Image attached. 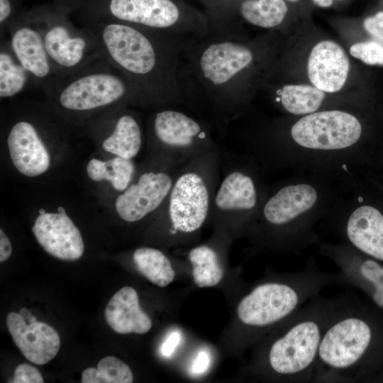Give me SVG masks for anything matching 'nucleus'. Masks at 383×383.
<instances>
[{
    "mask_svg": "<svg viewBox=\"0 0 383 383\" xmlns=\"http://www.w3.org/2000/svg\"><path fill=\"white\" fill-rule=\"evenodd\" d=\"M267 38L209 30L184 44L179 69L184 106L223 137L240 117L272 65Z\"/></svg>",
    "mask_w": 383,
    "mask_h": 383,
    "instance_id": "obj_1",
    "label": "nucleus"
},
{
    "mask_svg": "<svg viewBox=\"0 0 383 383\" xmlns=\"http://www.w3.org/2000/svg\"><path fill=\"white\" fill-rule=\"evenodd\" d=\"M94 40L111 65L128 80L138 101L184 106L178 77L187 41L117 21L96 30Z\"/></svg>",
    "mask_w": 383,
    "mask_h": 383,
    "instance_id": "obj_2",
    "label": "nucleus"
},
{
    "mask_svg": "<svg viewBox=\"0 0 383 383\" xmlns=\"http://www.w3.org/2000/svg\"><path fill=\"white\" fill-rule=\"evenodd\" d=\"M346 298L318 294L279 324L263 356L272 375L287 382H312L323 333Z\"/></svg>",
    "mask_w": 383,
    "mask_h": 383,
    "instance_id": "obj_3",
    "label": "nucleus"
},
{
    "mask_svg": "<svg viewBox=\"0 0 383 383\" xmlns=\"http://www.w3.org/2000/svg\"><path fill=\"white\" fill-rule=\"evenodd\" d=\"M374 339L372 322L346 298L323 333L312 382L359 380Z\"/></svg>",
    "mask_w": 383,
    "mask_h": 383,
    "instance_id": "obj_4",
    "label": "nucleus"
},
{
    "mask_svg": "<svg viewBox=\"0 0 383 383\" xmlns=\"http://www.w3.org/2000/svg\"><path fill=\"white\" fill-rule=\"evenodd\" d=\"M219 148L204 152L182 168L160 211L167 234L175 238L198 232L209 218L221 177Z\"/></svg>",
    "mask_w": 383,
    "mask_h": 383,
    "instance_id": "obj_5",
    "label": "nucleus"
},
{
    "mask_svg": "<svg viewBox=\"0 0 383 383\" xmlns=\"http://www.w3.org/2000/svg\"><path fill=\"white\" fill-rule=\"evenodd\" d=\"M109 11L117 21L182 41L210 30L205 13L184 0H111Z\"/></svg>",
    "mask_w": 383,
    "mask_h": 383,
    "instance_id": "obj_6",
    "label": "nucleus"
},
{
    "mask_svg": "<svg viewBox=\"0 0 383 383\" xmlns=\"http://www.w3.org/2000/svg\"><path fill=\"white\" fill-rule=\"evenodd\" d=\"M178 106H160L152 117L150 130L158 150L157 162L186 163L204 152L219 148L210 124Z\"/></svg>",
    "mask_w": 383,
    "mask_h": 383,
    "instance_id": "obj_7",
    "label": "nucleus"
},
{
    "mask_svg": "<svg viewBox=\"0 0 383 383\" xmlns=\"http://www.w3.org/2000/svg\"><path fill=\"white\" fill-rule=\"evenodd\" d=\"M221 177L209 218L223 227L240 228L254 215L259 204L255 179L235 155L219 146Z\"/></svg>",
    "mask_w": 383,
    "mask_h": 383,
    "instance_id": "obj_8",
    "label": "nucleus"
},
{
    "mask_svg": "<svg viewBox=\"0 0 383 383\" xmlns=\"http://www.w3.org/2000/svg\"><path fill=\"white\" fill-rule=\"evenodd\" d=\"M58 89L60 105L70 111H91L126 99L138 101L131 84L118 70L87 71L69 79Z\"/></svg>",
    "mask_w": 383,
    "mask_h": 383,
    "instance_id": "obj_9",
    "label": "nucleus"
},
{
    "mask_svg": "<svg viewBox=\"0 0 383 383\" xmlns=\"http://www.w3.org/2000/svg\"><path fill=\"white\" fill-rule=\"evenodd\" d=\"M186 164L159 162L157 167L140 174L136 181L117 196L115 209L118 216L127 223H134L158 213L175 178Z\"/></svg>",
    "mask_w": 383,
    "mask_h": 383,
    "instance_id": "obj_10",
    "label": "nucleus"
},
{
    "mask_svg": "<svg viewBox=\"0 0 383 383\" xmlns=\"http://www.w3.org/2000/svg\"><path fill=\"white\" fill-rule=\"evenodd\" d=\"M291 136L298 145L313 150L348 148L360 138L362 126L353 115L338 110L313 112L297 121Z\"/></svg>",
    "mask_w": 383,
    "mask_h": 383,
    "instance_id": "obj_11",
    "label": "nucleus"
},
{
    "mask_svg": "<svg viewBox=\"0 0 383 383\" xmlns=\"http://www.w3.org/2000/svg\"><path fill=\"white\" fill-rule=\"evenodd\" d=\"M32 231L44 250L57 259L74 261L84 253L81 233L62 206L57 213H40Z\"/></svg>",
    "mask_w": 383,
    "mask_h": 383,
    "instance_id": "obj_12",
    "label": "nucleus"
},
{
    "mask_svg": "<svg viewBox=\"0 0 383 383\" xmlns=\"http://www.w3.org/2000/svg\"><path fill=\"white\" fill-rule=\"evenodd\" d=\"M6 326L14 343L30 362L45 365L57 355L60 338L51 326L37 321L28 324L16 312L8 313Z\"/></svg>",
    "mask_w": 383,
    "mask_h": 383,
    "instance_id": "obj_13",
    "label": "nucleus"
},
{
    "mask_svg": "<svg viewBox=\"0 0 383 383\" xmlns=\"http://www.w3.org/2000/svg\"><path fill=\"white\" fill-rule=\"evenodd\" d=\"M350 71V60L336 42L323 40L310 52L307 74L311 84L326 93H335L345 85Z\"/></svg>",
    "mask_w": 383,
    "mask_h": 383,
    "instance_id": "obj_14",
    "label": "nucleus"
},
{
    "mask_svg": "<svg viewBox=\"0 0 383 383\" xmlns=\"http://www.w3.org/2000/svg\"><path fill=\"white\" fill-rule=\"evenodd\" d=\"M7 145L13 165L23 175L37 177L49 168L50 155L30 123H15L9 131Z\"/></svg>",
    "mask_w": 383,
    "mask_h": 383,
    "instance_id": "obj_15",
    "label": "nucleus"
},
{
    "mask_svg": "<svg viewBox=\"0 0 383 383\" xmlns=\"http://www.w3.org/2000/svg\"><path fill=\"white\" fill-rule=\"evenodd\" d=\"M317 200L316 189L299 184L282 187L269 197L262 208L263 222L269 228H284L311 209Z\"/></svg>",
    "mask_w": 383,
    "mask_h": 383,
    "instance_id": "obj_16",
    "label": "nucleus"
},
{
    "mask_svg": "<svg viewBox=\"0 0 383 383\" xmlns=\"http://www.w3.org/2000/svg\"><path fill=\"white\" fill-rule=\"evenodd\" d=\"M42 34L45 50L55 67L72 71L87 60L92 43L82 32L63 23H55L42 30Z\"/></svg>",
    "mask_w": 383,
    "mask_h": 383,
    "instance_id": "obj_17",
    "label": "nucleus"
},
{
    "mask_svg": "<svg viewBox=\"0 0 383 383\" xmlns=\"http://www.w3.org/2000/svg\"><path fill=\"white\" fill-rule=\"evenodd\" d=\"M288 11L285 0H232L227 23L221 30L238 33L243 23L272 30L282 24Z\"/></svg>",
    "mask_w": 383,
    "mask_h": 383,
    "instance_id": "obj_18",
    "label": "nucleus"
},
{
    "mask_svg": "<svg viewBox=\"0 0 383 383\" xmlns=\"http://www.w3.org/2000/svg\"><path fill=\"white\" fill-rule=\"evenodd\" d=\"M345 236L355 248L383 261V215L370 206L356 209L349 216Z\"/></svg>",
    "mask_w": 383,
    "mask_h": 383,
    "instance_id": "obj_19",
    "label": "nucleus"
},
{
    "mask_svg": "<svg viewBox=\"0 0 383 383\" xmlns=\"http://www.w3.org/2000/svg\"><path fill=\"white\" fill-rule=\"evenodd\" d=\"M104 316L108 325L119 334H144L152 328V320L141 309L138 295L131 287L120 289L109 300Z\"/></svg>",
    "mask_w": 383,
    "mask_h": 383,
    "instance_id": "obj_20",
    "label": "nucleus"
},
{
    "mask_svg": "<svg viewBox=\"0 0 383 383\" xmlns=\"http://www.w3.org/2000/svg\"><path fill=\"white\" fill-rule=\"evenodd\" d=\"M11 45L13 55L30 74L39 80L46 79L53 72L44 45L42 31L22 26L12 33Z\"/></svg>",
    "mask_w": 383,
    "mask_h": 383,
    "instance_id": "obj_21",
    "label": "nucleus"
},
{
    "mask_svg": "<svg viewBox=\"0 0 383 383\" xmlns=\"http://www.w3.org/2000/svg\"><path fill=\"white\" fill-rule=\"evenodd\" d=\"M142 131L137 118L124 113L117 120L111 134L103 143V148L116 156L133 159L142 145Z\"/></svg>",
    "mask_w": 383,
    "mask_h": 383,
    "instance_id": "obj_22",
    "label": "nucleus"
},
{
    "mask_svg": "<svg viewBox=\"0 0 383 383\" xmlns=\"http://www.w3.org/2000/svg\"><path fill=\"white\" fill-rule=\"evenodd\" d=\"M87 172L93 181H108L114 189L122 192L132 183L135 166L132 159L118 156L107 161L94 158L88 162Z\"/></svg>",
    "mask_w": 383,
    "mask_h": 383,
    "instance_id": "obj_23",
    "label": "nucleus"
},
{
    "mask_svg": "<svg viewBox=\"0 0 383 383\" xmlns=\"http://www.w3.org/2000/svg\"><path fill=\"white\" fill-rule=\"evenodd\" d=\"M194 283L199 287L217 285L223 279V268L216 249L204 244L192 248L188 254Z\"/></svg>",
    "mask_w": 383,
    "mask_h": 383,
    "instance_id": "obj_24",
    "label": "nucleus"
},
{
    "mask_svg": "<svg viewBox=\"0 0 383 383\" xmlns=\"http://www.w3.org/2000/svg\"><path fill=\"white\" fill-rule=\"evenodd\" d=\"M133 260L138 272L152 284L165 287L174 280L172 263L161 250L141 247L134 251Z\"/></svg>",
    "mask_w": 383,
    "mask_h": 383,
    "instance_id": "obj_25",
    "label": "nucleus"
},
{
    "mask_svg": "<svg viewBox=\"0 0 383 383\" xmlns=\"http://www.w3.org/2000/svg\"><path fill=\"white\" fill-rule=\"evenodd\" d=\"M277 99L289 113L301 115L316 112L323 101L326 92L313 85L284 84L277 91Z\"/></svg>",
    "mask_w": 383,
    "mask_h": 383,
    "instance_id": "obj_26",
    "label": "nucleus"
},
{
    "mask_svg": "<svg viewBox=\"0 0 383 383\" xmlns=\"http://www.w3.org/2000/svg\"><path fill=\"white\" fill-rule=\"evenodd\" d=\"M82 383H131L133 372L129 366L113 356L99 360L97 367H89L82 373Z\"/></svg>",
    "mask_w": 383,
    "mask_h": 383,
    "instance_id": "obj_27",
    "label": "nucleus"
},
{
    "mask_svg": "<svg viewBox=\"0 0 383 383\" xmlns=\"http://www.w3.org/2000/svg\"><path fill=\"white\" fill-rule=\"evenodd\" d=\"M28 72L6 51L0 52V96L12 97L20 93L28 82Z\"/></svg>",
    "mask_w": 383,
    "mask_h": 383,
    "instance_id": "obj_28",
    "label": "nucleus"
},
{
    "mask_svg": "<svg viewBox=\"0 0 383 383\" xmlns=\"http://www.w3.org/2000/svg\"><path fill=\"white\" fill-rule=\"evenodd\" d=\"M204 8L211 30H220L226 26L232 0H199Z\"/></svg>",
    "mask_w": 383,
    "mask_h": 383,
    "instance_id": "obj_29",
    "label": "nucleus"
},
{
    "mask_svg": "<svg viewBox=\"0 0 383 383\" xmlns=\"http://www.w3.org/2000/svg\"><path fill=\"white\" fill-rule=\"evenodd\" d=\"M350 54L368 65L383 66V44L374 40H366L352 45Z\"/></svg>",
    "mask_w": 383,
    "mask_h": 383,
    "instance_id": "obj_30",
    "label": "nucleus"
},
{
    "mask_svg": "<svg viewBox=\"0 0 383 383\" xmlns=\"http://www.w3.org/2000/svg\"><path fill=\"white\" fill-rule=\"evenodd\" d=\"M11 382L43 383L44 380L40 372L35 367L27 363H22L16 367Z\"/></svg>",
    "mask_w": 383,
    "mask_h": 383,
    "instance_id": "obj_31",
    "label": "nucleus"
},
{
    "mask_svg": "<svg viewBox=\"0 0 383 383\" xmlns=\"http://www.w3.org/2000/svg\"><path fill=\"white\" fill-rule=\"evenodd\" d=\"M364 29L383 43V11L367 17L363 21Z\"/></svg>",
    "mask_w": 383,
    "mask_h": 383,
    "instance_id": "obj_32",
    "label": "nucleus"
},
{
    "mask_svg": "<svg viewBox=\"0 0 383 383\" xmlns=\"http://www.w3.org/2000/svg\"><path fill=\"white\" fill-rule=\"evenodd\" d=\"M211 363V356L208 351L201 350L194 359L191 372L193 374L198 375L204 373L209 367Z\"/></svg>",
    "mask_w": 383,
    "mask_h": 383,
    "instance_id": "obj_33",
    "label": "nucleus"
},
{
    "mask_svg": "<svg viewBox=\"0 0 383 383\" xmlns=\"http://www.w3.org/2000/svg\"><path fill=\"white\" fill-rule=\"evenodd\" d=\"M181 340V334L179 331H174L171 332L165 341L163 342L161 347V353L165 357H170Z\"/></svg>",
    "mask_w": 383,
    "mask_h": 383,
    "instance_id": "obj_34",
    "label": "nucleus"
},
{
    "mask_svg": "<svg viewBox=\"0 0 383 383\" xmlns=\"http://www.w3.org/2000/svg\"><path fill=\"white\" fill-rule=\"evenodd\" d=\"M12 253L11 243L3 231L0 230V262H3L6 261Z\"/></svg>",
    "mask_w": 383,
    "mask_h": 383,
    "instance_id": "obj_35",
    "label": "nucleus"
},
{
    "mask_svg": "<svg viewBox=\"0 0 383 383\" xmlns=\"http://www.w3.org/2000/svg\"><path fill=\"white\" fill-rule=\"evenodd\" d=\"M11 13V6L9 0H0V23H4Z\"/></svg>",
    "mask_w": 383,
    "mask_h": 383,
    "instance_id": "obj_36",
    "label": "nucleus"
},
{
    "mask_svg": "<svg viewBox=\"0 0 383 383\" xmlns=\"http://www.w3.org/2000/svg\"><path fill=\"white\" fill-rule=\"evenodd\" d=\"M312 2L320 8H329L333 4L334 0H311ZM340 1V0H337Z\"/></svg>",
    "mask_w": 383,
    "mask_h": 383,
    "instance_id": "obj_37",
    "label": "nucleus"
},
{
    "mask_svg": "<svg viewBox=\"0 0 383 383\" xmlns=\"http://www.w3.org/2000/svg\"><path fill=\"white\" fill-rule=\"evenodd\" d=\"M20 315L24 318L26 321H28L30 317L32 316L30 311L26 308H22L21 309Z\"/></svg>",
    "mask_w": 383,
    "mask_h": 383,
    "instance_id": "obj_38",
    "label": "nucleus"
},
{
    "mask_svg": "<svg viewBox=\"0 0 383 383\" xmlns=\"http://www.w3.org/2000/svg\"><path fill=\"white\" fill-rule=\"evenodd\" d=\"M285 1H290V2H297L300 0H285Z\"/></svg>",
    "mask_w": 383,
    "mask_h": 383,
    "instance_id": "obj_39",
    "label": "nucleus"
}]
</instances>
